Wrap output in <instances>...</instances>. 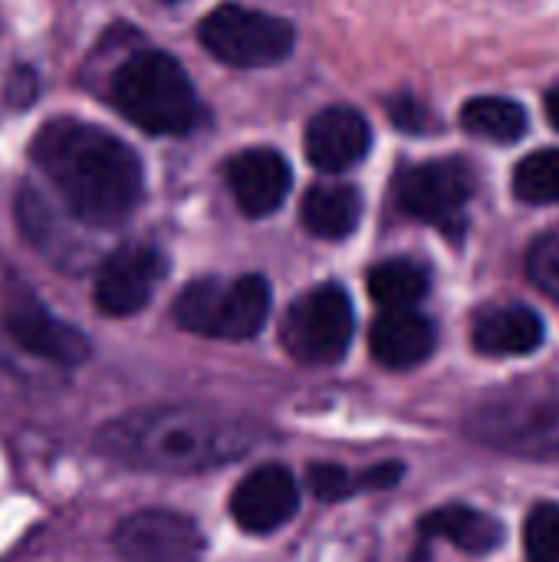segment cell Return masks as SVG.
I'll use <instances>...</instances> for the list:
<instances>
[{
  "label": "cell",
  "mask_w": 559,
  "mask_h": 562,
  "mask_svg": "<svg viewBox=\"0 0 559 562\" xmlns=\"http://www.w3.org/2000/svg\"><path fill=\"white\" fill-rule=\"evenodd\" d=\"M471 194H474V178L468 165L455 158L412 165L395 178L399 207L409 217L438 227L448 237L465 234V214Z\"/></svg>",
  "instance_id": "cell-8"
},
{
  "label": "cell",
  "mask_w": 559,
  "mask_h": 562,
  "mask_svg": "<svg viewBox=\"0 0 559 562\" xmlns=\"http://www.w3.org/2000/svg\"><path fill=\"white\" fill-rule=\"evenodd\" d=\"M547 122L559 132V86L547 92Z\"/></svg>",
  "instance_id": "cell-28"
},
{
  "label": "cell",
  "mask_w": 559,
  "mask_h": 562,
  "mask_svg": "<svg viewBox=\"0 0 559 562\" xmlns=\"http://www.w3.org/2000/svg\"><path fill=\"white\" fill-rule=\"evenodd\" d=\"M115 553L125 562H198L204 553V533L185 514L138 510L119 524Z\"/></svg>",
  "instance_id": "cell-11"
},
{
  "label": "cell",
  "mask_w": 559,
  "mask_h": 562,
  "mask_svg": "<svg viewBox=\"0 0 559 562\" xmlns=\"http://www.w3.org/2000/svg\"><path fill=\"white\" fill-rule=\"evenodd\" d=\"M168 3H171V0H168Z\"/></svg>",
  "instance_id": "cell-29"
},
{
  "label": "cell",
  "mask_w": 559,
  "mask_h": 562,
  "mask_svg": "<svg viewBox=\"0 0 559 562\" xmlns=\"http://www.w3.org/2000/svg\"><path fill=\"white\" fill-rule=\"evenodd\" d=\"M201 46L237 69H264L283 63L297 46V30L283 16H270L241 3L211 10L198 26Z\"/></svg>",
  "instance_id": "cell-6"
},
{
  "label": "cell",
  "mask_w": 559,
  "mask_h": 562,
  "mask_svg": "<svg viewBox=\"0 0 559 562\" xmlns=\"http://www.w3.org/2000/svg\"><path fill=\"white\" fill-rule=\"evenodd\" d=\"M524 547L530 562H559V507L540 504L524 527Z\"/></svg>",
  "instance_id": "cell-24"
},
{
  "label": "cell",
  "mask_w": 559,
  "mask_h": 562,
  "mask_svg": "<svg viewBox=\"0 0 559 562\" xmlns=\"http://www.w3.org/2000/svg\"><path fill=\"white\" fill-rule=\"evenodd\" d=\"M303 145H306V158L313 168L326 175H339V171L356 168L366 158L372 145V132L362 112L349 105H329L310 119Z\"/></svg>",
  "instance_id": "cell-14"
},
{
  "label": "cell",
  "mask_w": 559,
  "mask_h": 562,
  "mask_svg": "<svg viewBox=\"0 0 559 562\" xmlns=\"http://www.w3.org/2000/svg\"><path fill=\"white\" fill-rule=\"evenodd\" d=\"M435 323L415 310H385L369 336L376 362L385 369H412L435 352Z\"/></svg>",
  "instance_id": "cell-15"
},
{
  "label": "cell",
  "mask_w": 559,
  "mask_h": 562,
  "mask_svg": "<svg viewBox=\"0 0 559 562\" xmlns=\"http://www.w3.org/2000/svg\"><path fill=\"white\" fill-rule=\"evenodd\" d=\"M270 283L260 273L221 280L201 277L175 300V323L208 339H254L270 316Z\"/></svg>",
  "instance_id": "cell-5"
},
{
  "label": "cell",
  "mask_w": 559,
  "mask_h": 562,
  "mask_svg": "<svg viewBox=\"0 0 559 562\" xmlns=\"http://www.w3.org/2000/svg\"><path fill=\"white\" fill-rule=\"evenodd\" d=\"M399 477H402V464L395 461L376 464L366 474H349L339 464H313L306 471V484L320 501H346L359 491H385V487H395Z\"/></svg>",
  "instance_id": "cell-22"
},
{
  "label": "cell",
  "mask_w": 559,
  "mask_h": 562,
  "mask_svg": "<svg viewBox=\"0 0 559 562\" xmlns=\"http://www.w3.org/2000/svg\"><path fill=\"white\" fill-rule=\"evenodd\" d=\"M471 342L484 356H527L544 342V319L521 303L488 306L474 316Z\"/></svg>",
  "instance_id": "cell-16"
},
{
  "label": "cell",
  "mask_w": 559,
  "mask_h": 562,
  "mask_svg": "<svg viewBox=\"0 0 559 562\" xmlns=\"http://www.w3.org/2000/svg\"><path fill=\"white\" fill-rule=\"evenodd\" d=\"M168 273V260L152 244H128L109 254L99 267L92 300L105 316H135L145 310Z\"/></svg>",
  "instance_id": "cell-10"
},
{
  "label": "cell",
  "mask_w": 559,
  "mask_h": 562,
  "mask_svg": "<svg viewBox=\"0 0 559 562\" xmlns=\"http://www.w3.org/2000/svg\"><path fill=\"white\" fill-rule=\"evenodd\" d=\"M224 181L247 217H267L287 201L293 171L277 148H244L227 158Z\"/></svg>",
  "instance_id": "cell-13"
},
{
  "label": "cell",
  "mask_w": 559,
  "mask_h": 562,
  "mask_svg": "<svg viewBox=\"0 0 559 562\" xmlns=\"http://www.w3.org/2000/svg\"><path fill=\"white\" fill-rule=\"evenodd\" d=\"M30 161L66 214L92 231L122 227L145 198V168L135 148L82 119L43 122L30 142Z\"/></svg>",
  "instance_id": "cell-1"
},
{
  "label": "cell",
  "mask_w": 559,
  "mask_h": 562,
  "mask_svg": "<svg viewBox=\"0 0 559 562\" xmlns=\"http://www.w3.org/2000/svg\"><path fill=\"white\" fill-rule=\"evenodd\" d=\"M300 217L313 237L343 240L362 221V194L353 184H313L300 204Z\"/></svg>",
  "instance_id": "cell-18"
},
{
  "label": "cell",
  "mask_w": 559,
  "mask_h": 562,
  "mask_svg": "<svg viewBox=\"0 0 559 562\" xmlns=\"http://www.w3.org/2000/svg\"><path fill=\"white\" fill-rule=\"evenodd\" d=\"M514 194L527 204H559V148H540L514 168Z\"/></svg>",
  "instance_id": "cell-23"
},
{
  "label": "cell",
  "mask_w": 559,
  "mask_h": 562,
  "mask_svg": "<svg viewBox=\"0 0 559 562\" xmlns=\"http://www.w3.org/2000/svg\"><path fill=\"white\" fill-rule=\"evenodd\" d=\"M105 95L122 119L148 135H188L204 119L185 66L161 49L128 53L112 69Z\"/></svg>",
  "instance_id": "cell-3"
},
{
  "label": "cell",
  "mask_w": 559,
  "mask_h": 562,
  "mask_svg": "<svg viewBox=\"0 0 559 562\" xmlns=\"http://www.w3.org/2000/svg\"><path fill=\"white\" fill-rule=\"evenodd\" d=\"M353 329L356 316L349 293L336 283H326L290 303L280 323V342L303 366H333L349 352Z\"/></svg>",
  "instance_id": "cell-7"
},
{
  "label": "cell",
  "mask_w": 559,
  "mask_h": 562,
  "mask_svg": "<svg viewBox=\"0 0 559 562\" xmlns=\"http://www.w3.org/2000/svg\"><path fill=\"white\" fill-rule=\"evenodd\" d=\"M40 95V79L30 66H16L7 79V102L13 109H30L33 99Z\"/></svg>",
  "instance_id": "cell-26"
},
{
  "label": "cell",
  "mask_w": 559,
  "mask_h": 562,
  "mask_svg": "<svg viewBox=\"0 0 559 562\" xmlns=\"http://www.w3.org/2000/svg\"><path fill=\"white\" fill-rule=\"evenodd\" d=\"M0 326L16 349L53 366L72 369L89 359V339L76 326L53 316L23 280L7 283L0 296Z\"/></svg>",
  "instance_id": "cell-9"
},
{
  "label": "cell",
  "mask_w": 559,
  "mask_h": 562,
  "mask_svg": "<svg viewBox=\"0 0 559 562\" xmlns=\"http://www.w3.org/2000/svg\"><path fill=\"white\" fill-rule=\"evenodd\" d=\"M264 428L244 415L211 408H142L99 428L96 448L132 471L204 474L264 445Z\"/></svg>",
  "instance_id": "cell-2"
},
{
  "label": "cell",
  "mask_w": 559,
  "mask_h": 562,
  "mask_svg": "<svg viewBox=\"0 0 559 562\" xmlns=\"http://www.w3.org/2000/svg\"><path fill=\"white\" fill-rule=\"evenodd\" d=\"M300 507V487L280 464L254 468L231 494V517L244 533L267 537L293 520Z\"/></svg>",
  "instance_id": "cell-12"
},
{
  "label": "cell",
  "mask_w": 559,
  "mask_h": 562,
  "mask_svg": "<svg viewBox=\"0 0 559 562\" xmlns=\"http://www.w3.org/2000/svg\"><path fill=\"white\" fill-rule=\"evenodd\" d=\"M389 115H392V122H395V125H402V128H405V132H412V135H422V132H425V125H428V112H425V105H422V102H415V99H409V95L392 99Z\"/></svg>",
  "instance_id": "cell-27"
},
{
  "label": "cell",
  "mask_w": 559,
  "mask_h": 562,
  "mask_svg": "<svg viewBox=\"0 0 559 562\" xmlns=\"http://www.w3.org/2000/svg\"><path fill=\"white\" fill-rule=\"evenodd\" d=\"M471 441L530 461H559V385L517 382L484 395L465 418Z\"/></svg>",
  "instance_id": "cell-4"
},
{
  "label": "cell",
  "mask_w": 559,
  "mask_h": 562,
  "mask_svg": "<svg viewBox=\"0 0 559 562\" xmlns=\"http://www.w3.org/2000/svg\"><path fill=\"white\" fill-rule=\"evenodd\" d=\"M527 273L537 283L540 293H547L550 300L559 303V237L557 234H544L534 240V247L527 250Z\"/></svg>",
  "instance_id": "cell-25"
},
{
  "label": "cell",
  "mask_w": 559,
  "mask_h": 562,
  "mask_svg": "<svg viewBox=\"0 0 559 562\" xmlns=\"http://www.w3.org/2000/svg\"><path fill=\"white\" fill-rule=\"evenodd\" d=\"M16 207V224L20 231L26 234V240L43 254L49 257L56 267L63 270H79L82 267V257H86V247L72 237H66V231L53 221L46 201L33 191V188H23L13 201Z\"/></svg>",
  "instance_id": "cell-19"
},
{
  "label": "cell",
  "mask_w": 559,
  "mask_h": 562,
  "mask_svg": "<svg viewBox=\"0 0 559 562\" xmlns=\"http://www.w3.org/2000/svg\"><path fill=\"white\" fill-rule=\"evenodd\" d=\"M461 125L494 145L521 142L527 132V112L504 95H478L461 109Z\"/></svg>",
  "instance_id": "cell-21"
},
{
  "label": "cell",
  "mask_w": 559,
  "mask_h": 562,
  "mask_svg": "<svg viewBox=\"0 0 559 562\" xmlns=\"http://www.w3.org/2000/svg\"><path fill=\"white\" fill-rule=\"evenodd\" d=\"M418 533H422V543L448 540L451 547H458L465 553H474V557H484V553L497 550L501 540H504V527L491 514L465 507V504L432 510L428 517H422Z\"/></svg>",
  "instance_id": "cell-17"
},
{
  "label": "cell",
  "mask_w": 559,
  "mask_h": 562,
  "mask_svg": "<svg viewBox=\"0 0 559 562\" xmlns=\"http://www.w3.org/2000/svg\"><path fill=\"white\" fill-rule=\"evenodd\" d=\"M428 286V270L412 257H392L369 270V296L382 310H412L418 300H425Z\"/></svg>",
  "instance_id": "cell-20"
}]
</instances>
